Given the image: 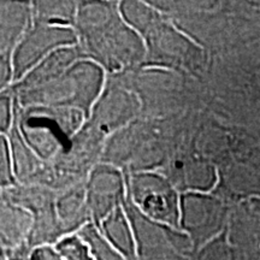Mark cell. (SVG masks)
I'll return each instance as SVG.
<instances>
[{
  "label": "cell",
  "instance_id": "obj_1",
  "mask_svg": "<svg viewBox=\"0 0 260 260\" xmlns=\"http://www.w3.org/2000/svg\"><path fill=\"white\" fill-rule=\"evenodd\" d=\"M77 35L93 60L109 70H119L146 58L144 39L105 3H88L76 12Z\"/></svg>",
  "mask_w": 260,
  "mask_h": 260
},
{
  "label": "cell",
  "instance_id": "obj_2",
  "mask_svg": "<svg viewBox=\"0 0 260 260\" xmlns=\"http://www.w3.org/2000/svg\"><path fill=\"white\" fill-rule=\"evenodd\" d=\"M103 68L94 60H79L25 89V100L44 107H74L90 115L103 89Z\"/></svg>",
  "mask_w": 260,
  "mask_h": 260
},
{
  "label": "cell",
  "instance_id": "obj_3",
  "mask_svg": "<svg viewBox=\"0 0 260 260\" xmlns=\"http://www.w3.org/2000/svg\"><path fill=\"white\" fill-rule=\"evenodd\" d=\"M123 207L132 223L139 260H190L195 249L186 233L144 216L128 198Z\"/></svg>",
  "mask_w": 260,
  "mask_h": 260
},
{
  "label": "cell",
  "instance_id": "obj_4",
  "mask_svg": "<svg viewBox=\"0 0 260 260\" xmlns=\"http://www.w3.org/2000/svg\"><path fill=\"white\" fill-rule=\"evenodd\" d=\"M126 198L144 216L180 229L181 193L171 181L154 171L126 175Z\"/></svg>",
  "mask_w": 260,
  "mask_h": 260
},
{
  "label": "cell",
  "instance_id": "obj_5",
  "mask_svg": "<svg viewBox=\"0 0 260 260\" xmlns=\"http://www.w3.org/2000/svg\"><path fill=\"white\" fill-rule=\"evenodd\" d=\"M233 205L218 194H181L180 229L189 236L194 249L200 248L224 233L229 223Z\"/></svg>",
  "mask_w": 260,
  "mask_h": 260
},
{
  "label": "cell",
  "instance_id": "obj_6",
  "mask_svg": "<svg viewBox=\"0 0 260 260\" xmlns=\"http://www.w3.org/2000/svg\"><path fill=\"white\" fill-rule=\"evenodd\" d=\"M77 41L79 35L73 28L42 23L32 18L30 28L12 54L15 81H21L54 51L74 46Z\"/></svg>",
  "mask_w": 260,
  "mask_h": 260
},
{
  "label": "cell",
  "instance_id": "obj_7",
  "mask_svg": "<svg viewBox=\"0 0 260 260\" xmlns=\"http://www.w3.org/2000/svg\"><path fill=\"white\" fill-rule=\"evenodd\" d=\"M142 39L146 45V59L151 63L195 70L204 61V52L161 19Z\"/></svg>",
  "mask_w": 260,
  "mask_h": 260
},
{
  "label": "cell",
  "instance_id": "obj_8",
  "mask_svg": "<svg viewBox=\"0 0 260 260\" xmlns=\"http://www.w3.org/2000/svg\"><path fill=\"white\" fill-rule=\"evenodd\" d=\"M86 198L92 223L98 225L126 199V180L121 170L111 165H99L90 172Z\"/></svg>",
  "mask_w": 260,
  "mask_h": 260
},
{
  "label": "cell",
  "instance_id": "obj_9",
  "mask_svg": "<svg viewBox=\"0 0 260 260\" xmlns=\"http://www.w3.org/2000/svg\"><path fill=\"white\" fill-rule=\"evenodd\" d=\"M226 235L234 260H260V214L248 203L234 205Z\"/></svg>",
  "mask_w": 260,
  "mask_h": 260
},
{
  "label": "cell",
  "instance_id": "obj_10",
  "mask_svg": "<svg viewBox=\"0 0 260 260\" xmlns=\"http://www.w3.org/2000/svg\"><path fill=\"white\" fill-rule=\"evenodd\" d=\"M181 194L212 193L219 183L218 169L207 159L197 155L177 157L165 175Z\"/></svg>",
  "mask_w": 260,
  "mask_h": 260
},
{
  "label": "cell",
  "instance_id": "obj_11",
  "mask_svg": "<svg viewBox=\"0 0 260 260\" xmlns=\"http://www.w3.org/2000/svg\"><path fill=\"white\" fill-rule=\"evenodd\" d=\"M219 183L224 189L218 195L233 206L260 199V169L248 162L229 165L219 174Z\"/></svg>",
  "mask_w": 260,
  "mask_h": 260
},
{
  "label": "cell",
  "instance_id": "obj_12",
  "mask_svg": "<svg viewBox=\"0 0 260 260\" xmlns=\"http://www.w3.org/2000/svg\"><path fill=\"white\" fill-rule=\"evenodd\" d=\"M0 216L2 249L15 251L19 248H30L29 240L34 226V217L30 211L12 203L3 195Z\"/></svg>",
  "mask_w": 260,
  "mask_h": 260
},
{
  "label": "cell",
  "instance_id": "obj_13",
  "mask_svg": "<svg viewBox=\"0 0 260 260\" xmlns=\"http://www.w3.org/2000/svg\"><path fill=\"white\" fill-rule=\"evenodd\" d=\"M31 22L32 12L30 6L23 3H3L0 58L12 59L15 48L30 28Z\"/></svg>",
  "mask_w": 260,
  "mask_h": 260
},
{
  "label": "cell",
  "instance_id": "obj_14",
  "mask_svg": "<svg viewBox=\"0 0 260 260\" xmlns=\"http://www.w3.org/2000/svg\"><path fill=\"white\" fill-rule=\"evenodd\" d=\"M56 213L63 236L77 234L83 226L92 223L86 188L71 189L56 198Z\"/></svg>",
  "mask_w": 260,
  "mask_h": 260
},
{
  "label": "cell",
  "instance_id": "obj_15",
  "mask_svg": "<svg viewBox=\"0 0 260 260\" xmlns=\"http://www.w3.org/2000/svg\"><path fill=\"white\" fill-rule=\"evenodd\" d=\"M96 226L107 241L126 260H139L134 232L124 207L116 209Z\"/></svg>",
  "mask_w": 260,
  "mask_h": 260
},
{
  "label": "cell",
  "instance_id": "obj_16",
  "mask_svg": "<svg viewBox=\"0 0 260 260\" xmlns=\"http://www.w3.org/2000/svg\"><path fill=\"white\" fill-rule=\"evenodd\" d=\"M118 10L123 21L139 32L141 38H144L146 32L161 19L153 9L144 3L124 2L119 5Z\"/></svg>",
  "mask_w": 260,
  "mask_h": 260
},
{
  "label": "cell",
  "instance_id": "obj_17",
  "mask_svg": "<svg viewBox=\"0 0 260 260\" xmlns=\"http://www.w3.org/2000/svg\"><path fill=\"white\" fill-rule=\"evenodd\" d=\"M32 9H35L32 18L42 23L73 28L76 19L75 6L71 3H40Z\"/></svg>",
  "mask_w": 260,
  "mask_h": 260
},
{
  "label": "cell",
  "instance_id": "obj_18",
  "mask_svg": "<svg viewBox=\"0 0 260 260\" xmlns=\"http://www.w3.org/2000/svg\"><path fill=\"white\" fill-rule=\"evenodd\" d=\"M10 133L11 135L8 139L10 147H11L12 158H14L16 177L17 180H22V177L28 176L34 172L39 157L29 147L19 130L12 129Z\"/></svg>",
  "mask_w": 260,
  "mask_h": 260
},
{
  "label": "cell",
  "instance_id": "obj_19",
  "mask_svg": "<svg viewBox=\"0 0 260 260\" xmlns=\"http://www.w3.org/2000/svg\"><path fill=\"white\" fill-rule=\"evenodd\" d=\"M79 235L88 245L90 252L96 260H126L121 253L113 247L94 223L87 224L80 230Z\"/></svg>",
  "mask_w": 260,
  "mask_h": 260
},
{
  "label": "cell",
  "instance_id": "obj_20",
  "mask_svg": "<svg viewBox=\"0 0 260 260\" xmlns=\"http://www.w3.org/2000/svg\"><path fill=\"white\" fill-rule=\"evenodd\" d=\"M190 260H234L226 230L200 248L195 249Z\"/></svg>",
  "mask_w": 260,
  "mask_h": 260
},
{
  "label": "cell",
  "instance_id": "obj_21",
  "mask_svg": "<svg viewBox=\"0 0 260 260\" xmlns=\"http://www.w3.org/2000/svg\"><path fill=\"white\" fill-rule=\"evenodd\" d=\"M54 246L63 260H96L90 252L88 245L79 234H71L61 237Z\"/></svg>",
  "mask_w": 260,
  "mask_h": 260
},
{
  "label": "cell",
  "instance_id": "obj_22",
  "mask_svg": "<svg viewBox=\"0 0 260 260\" xmlns=\"http://www.w3.org/2000/svg\"><path fill=\"white\" fill-rule=\"evenodd\" d=\"M17 182L15 172L14 158H12L11 147L6 135L0 136V184L2 188L14 187Z\"/></svg>",
  "mask_w": 260,
  "mask_h": 260
},
{
  "label": "cell",
  "instance_id": "obj_23",
  "mask_svg": "<svg viewBox=\"0 0 260 260\" xmlns=\"http://www.w3.org/2000/svg\"><path fill=\"white\" fill-rule=\"evenodd\" d=\"M12 100L8 94H2L0 98V130L2 135H8L12 130L14 123H12Z\"/></svg>",
  "mask_w": 260,
  "mask_h": 260
},
{
  "label": "cell",
  "instance_id": "obj_24",
  "mask_svg": "<svg viewBox=\"0 0 260 260\" xmlns=\"http://www.w3.org/2000/svg\"><path fill=\"white\" fill-rule=\"evenodd\" d=\"M29 260H63L54 245H42L31 248Z\"/></svg>",
  "mask_w": 260,
  "mask_h": 260
},
{
  "label": "cell",
  "instance_id": "obj_25",
  "mask_svg": "<svg viewBox=\"0 0 260 260\" xmlns=\"http://www.w3.org/2000/svg\"><path fill=\"white\" fill-rule=\"evenodd\" d=\"M30 248H19L15 251H5L2 249V259L0 260H29Z\"/></svg>",
  "mask_w": 260,
  "mask_h": 260
},
{
  "label": "cell",
  "instance_id": "obj_26",
  "mask_svg": "<svg viewBox=\"0 0 260 260\" xmlns=\"http://www.w3.org/2000/svg\"><path fill=\"white\" fill-rule=\"evenodd\" d=\"M248 204L254 209L256 212L260 214V199H255V200H251L248 201Z\"/></svg>",
  "mask_w": 260,
  "mask_h": 260
}]
</instances>
